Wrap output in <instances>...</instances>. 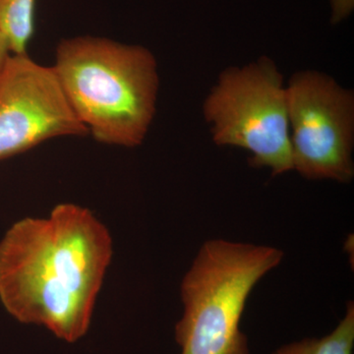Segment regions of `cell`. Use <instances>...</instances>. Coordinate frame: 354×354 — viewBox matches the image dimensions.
Returning a JSON list of instances; mask_svg holds the SVG:
<instances>
[{
	"mask_svg": "<svg viewBox=\"0 0 354 354\" xmlns=\"http://www.w3.org/2000/svg\"><path fill=\"white\" fill-rule=\"evenodd\" d=\"M53 71L77 118L95 141L135 148L155 118L157 60L148 48L101 37L58 44Z\"/></svg>",
	"mask_w": 354,
	"mask_h": 354,
	"instance_id": "2",
	"label": "cell"
},
{
	"mask_svg": "<svg viewBox=\"0 0 354 354\" xmlns=\"http://www.w3.org/2000/svg\"><path fill=\"white\" fill-rule=\"evenodd\" d=\"M36 0H0V30L11 55H25L35 32Z\"/></svg>",
	"mask_w": 354,
	"mask_h": 354,
	"instance_id": "7",
	"label": "cell"
},
{
	"mask_svg": "<svg viewBox=\"0 0 354 354\" xmlns=\"http://www.w3.org/2000/svg\"><path fill=\"white\" fill-rule=\"evenodd\" d=\"M113 255L108 227L85 207L22 218L0 241V301L20 323L75 342L90 328Z\"/></svg>",
	"mask_w": 354,
	"mask_h": 354,
	"instance_id": "1",
	"label": "cell"
},
{
	"mask_svg": "<svg viewBox=\"0 0 354 354\" xmlns=\"http://www.w3.org/2000/svg\"><path fill=\"white\" fill-rule=\"evenodd\" d=\"M286 95L293 169L311 180L351 183L353 93L325 74L304 71L290 79Z\"/></svg>",
	"mask_w": 354,
	"mask_h": 354,
	"instance_id": "5",
	"label": "cell"
},
{
	"mask_svg": "<svg viewBox=\"0 0 354 354\" xmlns=\"http://www.w3.org/2000/svg\"><path fill=\"white\" fill-rule=\"evenodd\" d=\"M354 305L349 301L346 315L330 334L321 339H305L281 346L272 354H353Z\"/></svg>",
	"mask_w": 354,
	"mask_h": 354,
	"instance_id": "8",
	"label": "cell"
},
{
	"mask_svg": "<svg viewBox=\"0 0 354 354\" xmlns=\"http://www.w3.org/2000/svg\"><path fill=\"white\" fill-rule=\"evenodd\" d=\"M332 22L337 24L353 12L354 0H332Z\"/></svg>",
	"mask_w": 354,
	"mask_h": 354,
	"instance_id": "9",
	"label": "cell"
},
{
	"mask_svg": "<svg viewBox=\"0 0 354 354\" xmlns=\"http://www.w3.org/2000/svg\"><path fill=\"white\" fill-rule=\"evenodd\" d=\"M204 114L216 145L249 151L250 165L268 167L272 176L292 171L286 87L271 60L223 71Z\"/></svg>",
	"mask_w": 354,
	"mask_h": 354,
	"instance_id": "4",
	"label": "cell"
},
{
	"mask_svg": "<svg viewBox=\"0 0 354 354\" xmlns=\"http://www.w3.org/2000/svg\"><path fill=\"white\" fill-rule=\"evenodd\" d=\"M53 67L11 55L0 72V160L48 140L85 136Z\"/></svg>",
	"mask_w": 354,
	"mask_h": 354,
	"instance_id": "6",
	"label": "cell"
},
{
	"mask_svg": "<svg viewBox=\"0 0 354 354\" xmlns=\"http://www.w3.org/2000/svg\"><path fill=\"white\" fill-rule=\"evenodd\" d=\"M283 257L272 246L205 242L181 283L183 314L176 326L181 354H250L242 314L253 288Z\"/></svg>",
	"mask_w": 354,
	"mask_h": 354,
	"instance_id": "3",
	"label": "cell"
},
{
	"mask_svg": "<svg viewBox=\"0 0 354 354\" xmlns=\"http://www.w3.org/2000/svg\"><path fill=\"white\" fill-rule=\"evenodd\" d=\"M10 50H9L6 37H4L3 32L0 30V72H1L4 65L6 64L7 60L10 57Z\"/></svg>",
	"mask_w": 354,
	"mask_h": 354,
	"instance_id": "10",
	"label": "cell"
}]
</instances>
